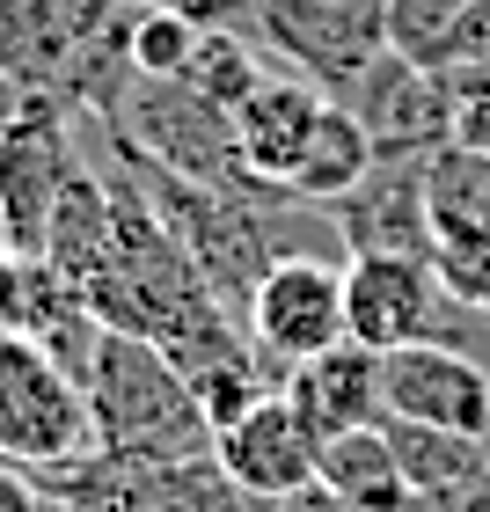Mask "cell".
Instances as JSON below:
<instances>
[{"instance_id":"19","label":"cell","mask_w":490,"mask_h":512,"mask_svg":"<svg viewBox=\"0 0 490 512\" xmlns=\"http://www.w3.org/2000/svg\"><path fill=\"white\" fill-rule=\"evenodd\" d=\"M271 74V59H264V44H256L249 30H235V22H205L198 30V52L191 66H183V81L198 88V96H213L227 118L256 96V81Z\"/></svg>"},{"instance_id":"20","label":"cell","mask_w":490,"mask_h":512,"mask_svg":"<svg viewBox=\"0 0 490 512\" xmlns=\"http://www.w3.org/2000/svg\"><path fill=\"white\" fill-rule=\"evenodd\" d=\"M425 198L432 227H490V147L439 139L425 154Z\"/></svg>"},{"instance_id":"10","label":"cell","mask_w":490,"mask_h":512,"mask_svg":"<svg viewBox=\"0 0 490 512\" xmlns=\"http://www.w3.org/2000/svg\"><path fill=\"white\" fill-rule=\"evenodd\" d=\"M381 417H417L439 432L490 439V374L461 344H403L381 352Z\"/></svg>"},{"instance_id":"6","label":"cell","mask_w":490,"mask_h":512,"mask_svg":"<svg viewBox=\"0 0 490 512\" xmlns=\"http://www.w3.org/2000/svg\"><path fill=\"white\" fill-rule=\"evenodd\" d=\"M44 498L88 505V512H256V498L235 491V476L213 454L183 461H139V454H81L66 469H44Z\"/></svg>"},{"instance_id":"17","label":"cell","mask_w":490,"mask_h":512,"mask_svg":"<svg viewBox=\"0 0 490 512\" xmlns=\"http://www.w3.org/2000/svg\"><path fill=\"white\" fill-rule=\"evenodd\" d=\"M315 483H330V491L344 505H359V512H403L410 505V483H403V469H395V454H388L381 417H373V425H352V432H322Z\"/></svg>"},{"instance_id":"4","label":"cell","mask_w":490,"mask_h":512,"mask_svg":"<svg viewBox=\"0 0 490 512\" xmlns=\"http://www.w3.org/2000/svg\"><path fill=\"white\" fill-rule=\"evenodd\" d=\"M103 125L132 154H147V161H161V169H176L191 183H249L242 147H235V118L213 96H198L183 74H161V81L132 74Z\"/></svg>"},{"instance_id":"13","label":"cell","mask_w":490,"mask_h":512,"mask_svg":"<svg viewBox=\"0 0 490 512\" xmlns=\"http://www.w3.org/2000/svg\"><path fill=\"white\" fill-rule=\"evenodd\" d=\"M322 110H330V96H322L315 81H300V74H264L256 81V96L235 110V147H242L249 183L286 191L300 154H308V139H315V125H322Z\"/></svg>"},{"instance_id":"23","label":"cell","mask_w":490,"mask_h":512,"mask_svg":"<svg viewBox=\"0 0 490 512\" xmlns=\"http://www.w3.org/2000/svg\"><path fill=\"white\" fill-rule=\"evenodd\" d=\"M432 271L461 308L490 315V227H432Z\"/></svg>"},{"instance_id":"11","label":"cell","mask_w":490,"mask_h":512,"mask_svg":"<svg viewBox=\"0 0 490 512\" xmlns=\"http://www.w3.org/2000/svg\"><path fill=\"white\" fill-rule=\"evenodd\" d=\"M315 447H322V439H315L308 417L293 410L286 388L256 395L242 417H227V425L213 432V461L235 476V491L256 498V505L308 491V483H315Z\"/></svg>"},{"instance_id":"27","label":"cell","mask_w":490,"mask_h":512,"mask_svg":"<svg viewBox=\"0 0 490 512\" xmlns=\"http://www.w3.org/2000/svg\"><path fill=\"white\" fill-rule=\"evenodd\" d=\"M454 66H490V0H469V22H461Z\"/></svg>"},{"instance_id":"25","label":"cell","mask_w":490,"mask_h":512,"mask_svg":"<svg viewBox=\"0 0 490 512\" xmlns=\"http://www.w3.org/2000/svg\"><path fill=\"white\" fill-rule=\"evenodd\" d=\"M139 8H176L191 22H235V30H249V0H139Z\"/></svg>"},{"instance_id":"8","label":"cell","mask_w":490,"mask_h":512,"mask_svg":"<svg viewBox=\"0 0 490 512\" xmlns=\"http://www.w3.org/2000/svg\"><path fill=\"white\" fill-rule=\"evenodd\" d=\"M242 330L278 366L330 352L344 337V264L337 256H278L242 300Z\"/></svg>"},{"instance_id":"28","label":"cell","mask_w":490,"mask_h":512,"mask_svg":"<svg viewBox=\"0 0 490 512\" xmlns=\"http://www.w3.org/2000/svg\"><path fill=\"white\" fill-rule=\"evenodd\" d=\"M256 512H359V505H344L330 483H308V491H293V498H271V505H256Z\"/></svg>"},{"instance_id":"12","label":"cell","mask_w":490,"mask_h":512,"mask_svg":"<svg viewBox=\"0 0 490 512\" xmlns=\"http://www.w3.org/2000/svg\"><path fill=\"white\" fill-rule=\"evenodd\" d=\"M344 256H432V198H425V154H373V169L344 198L322 205Z\"/></svg>"},{"instance_id":"21","label":"cell","mask_w":490,"mask_h":512,"mask_svg":"<svg viewBox=\"0 0 490 512\" xmlns=\"http://www.w3.org/2000/svg\"><path fill=\"white\" fill-rule=\"evenodd\" d=\"M461 22H469V0H381V30L388 52H403L432 74H447L461 52Z\"/></svg>"},{"instance_id":"24","label":"cell","mask_w":490,"mask_h":512,"mask_svg":"<svg viewBox=\"0 0 490 512\" xmlns=\"http://www.w3.org/2000/svg\"><path fill=\"white\" fill-rule=\"evenodd\" d=\"M447 88H454V139L490 147V66H447Z\"/></svg>"},{"instance_id":"5","label":"cell","mask_w":490,"mask_h":512,"mask_svg":"<svg viewBox=\"0 0 490 512\" xmlns=\"http://www.w3.org/2000/svg\"><path fill=\"white\" fill-rule=\"evenodd\" d=\"M476 308L439 286L432 256H344V337L373 344V352H403V344H461L469 352V322Z\"/></svg>"},{"instance_id":"22","label":"cell","mask_w":490,"mask_h":512,"mask_svg":"<svg viewBox=\"0 0 490 512\" xmlns=\"http://www.w3.org/2000/svg\"><path fill=\"white\" fill-rule=\"evenodd\" d=\"M198 30L205 22L176 15V8H139V0H125V59H132V74H147V81L183 74L191 52H198Z\"/></svg>"},{"instance_id":"26","label":"cell","mask_w":490,"mask_h":512,"mask_svg":"<svg viewBox=\"0 0 490 512\" xmlns=\"http://www.w3.org/2000/svg\"><path fill=\"white\" fill-rule=\"evenodd\" d=\"M0 512H44V483L15 461H0Z\"/></svg>"},{"instance_id":"15","label":"cell","mask_w":490,"mask_h":512,"mask_svg":"<svg viewBox=\"0 0 490 512\" xmlns=\"http://www.w3.org/2000/svg\"><path fill=\"white\" fill-rule=\"evenodd\" d=\"M110 249H118V220H110V176L103 161H81L74 176H66V191L52 205V220H44V264L59 278H74L88 293L96 278L110 271Z\"/></svg>"},{"instance_id":"7","label":"cell","mask_w":490,"mask_h":512,"mask_svg":"<svg viewBox=\"0 0 490 512\" xmlns=\"http://www.w3.org/2000/svg\"><path fill=\"white\" fill-rule=\"evenodd\" d=\"M249 37L322 96H344L388 52L381 0H249Z\"/></svg>"},{"instance_id":"16","label":"cell","mask_w":490,"mask_h":512,"mask_svg":"<svg viewBox=\"0 0 490 512\" xmlns=\"http://www.w3.org/2000/svg\"><path fill=\"white\" fill-rule=\"evenodd\" d=\"M381 432H388V454L403 469L410 498H461L490 483V439L439 432V425H417V417H381Z\"/></svg>"},{"instance_id":"18","label":"cell","mask_w":490,"mask_h":512,"mask_svg":"<svg viewBox=\"0 0 490 512\" xmlns=\"http://www.w3.org/2000/svg\"><path fill=\"white\" fill-rule=\"evenodd\" d=\"M366 169H373V139L359 132L352 110L330 96V110H322V125H315V139H308V154H300V169H293V183H286V198L330 205V198L352 191Z\"/></svg>"},{"instance_id":"2","label":"cell","mask_w":490,"mask_h":512,"mask_svg":"<svg viewBox=\"0 0 490 512\" xmlns=\"http://www.w3.org/2000/svg\"><path fill=\"white\" fill-rule=\"evenodd\" d=\"M74 125H81V110L59 103L52 88H15L8 110H0V242L15 256L44 249V220H52L66 176L88 161L74 147Z\"/></svg>"},{"instance_id":"3","label":"cell","mask_w":490,"mask_h":512,"mask_svg":"<svg viewBox=\"0 0 490 512\" xmlns=\"http://www.w3.org/2000/svg\"><path fill=\"white\" fill-rule=\"evenodd\" d=\"M81 454H96V417H88L81 381L37 337L0 330V461L44 476Z\"/></svg>"},{"instance_id":"9","label":"cell","mask_w":490,"mask_h":512,"mask_svg":"<svg viewBox=\"0 0 490 512\" xmlns=\"http://www.w3.org/2000/svg\"><path fill=\"white\" fill-rule=\"evenodd\" d=\"M373 139V154H432L439 139H454V88L447 74L417 66L403 52H381L366 74L337 96Z\"/></svg>"},{"instance_id":"14","label":"cell","mask_w":490,"mask_h":512,"mask_svg":"<svg viewBox=\"0 0 490 512\" xmlns=\"http://www.w3.org/2000/svg\"><path fill=\"white\" fill-rule=\"evenodd\" d=\"M286 395H293V410L315 425V439L373 425V417H381V352L359 344V337H337L330 352H315V359L293 366Z\"/></svg>"},{"instance_id":"1","label":"cell","mask_w":490,"mask_h":512,"mask_svg":"<svg viewBox=\"0 0 490 512\" xmlns=\"http://www.w3.org/2000/svg\"><path fill=\"white\" fill-rule=\"evenodd\" d=\"M88 417H96V447L103 454H139V461H183V454H213V417L198 410L183 366L161 352L154 337L103 330L88 352Z\"/></svg>"}]
</instances>
